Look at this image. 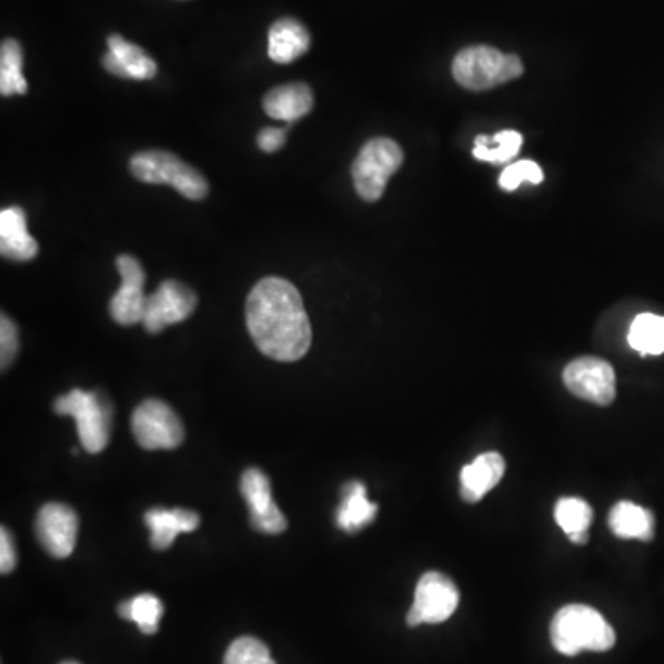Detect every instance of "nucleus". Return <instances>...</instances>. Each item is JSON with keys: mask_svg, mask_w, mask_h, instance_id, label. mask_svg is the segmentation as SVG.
<instances>
[{"mask_svg": "<svg viewBox=\"0 0 664 664\" xmlns=\"http://www.w3.org/2000/svg\"><path fill=\"white\" fill-rule=\"evenodd\" d=\"M245 322L262 354L278 362L303 359L312 343V328L303 298L283 278H264L245 301Z\"/></svg>", "mask_w": 664, "mask_h": 664, "instance_id": "1", "label": "nucleus"}, {"mask_svg": "<svg viewBox=\"0 0 664 664\" xmlns=\"http://www.w3.org/2000/svg\"><path fill=\"white\" fill-rule=\"evenodd\" d=\"M551 638L560 654L572 657L582 652H607L615 646L616 633L598 611L571 604L555 613Z\"/></svg>", "mask_w": 664, "mask_h": 664, "instance_id": "2", "label": "nucleus"}, {"mask_svg": "<svg viewBox=\"0 0 664 664\" xmlns=\"http://www.w3.org/2000/svg\"><path fill=\"white\" fill-rule=\"evenodd\" d=\"M131 174L150 185H170L187 200H203L208 197L209 183L205 175L174 153L164 150H147L137 153L130 161Z\"/></svg>", "mask_w": 664, "mask_h": 664, "instance_id": "3", "label": "nucleus"}, {"mask_svg": "<svg viewBox=\"0 0 664 664\" xmlns=\"http://www.w3.org/2000/svg\"><path fill=\"white\" fill-rule=\"evenodd\" d=\"M523 61L515 54H502L493 47H469L454 58L452 74L462 88L487 91L523 77Z\"/></svg>", "mask_w": 664, "mask_h": 664, "instance_id": "4", "label": "nucleus"}, {"mask_svg": "<svg viewBox=\"0 0 664 664\" xmlns=\"http://www.w3.org/2000/svg\"><path fill=\"white\" fill-rule=\"evenodd\" d=\"M403 161V150L392 139L379 137L365 142L351 169L359 197L370 203L381 200L388 181L401 169Z\"/></svg>", "mask_w": 664, "mask_h": 664, "instance_id": "5", "label": "nucleus"}, {"mask_svg": "<svg viewBox=\"0 0 664 664\" xmlns=\"http://www.w3.org/2000/svg\"><path fill=\"white\" fill-rule=\"evenodd\" d=\"M54 410L58 415L74 417L78 437L89 454L104 451L110 442L111 406L100 393L72 390L56 399Z\"/></svg>", "mask_w": 664, "mask_h": 664, "instance_id": "6", "label": "nucleus"}, {"mask_svg": "<svg viewBox=\"0 0 664 664\" xmlns=\"http://www.w3.org/2000/svg\"><path fill=\"white\" fill-rule=\"evenodd\" d=\"M131 432L147 451L175 449L185 440V429L174 410L161 399H147L131 415Z\"/></svg>", "mask_w": 664, "mask_h": 664, "instance_id": "7", "label": "nucleus"}, {"mask_svg": "<svg viewBox=\"0 0 664 664\" xmlns=\"http://www.w3.org/2000/svg\"><path fill=\"white\" fill-rule=\"evenodd\" d=\"M460 604V593L452 580L442 572H426L415 587L414 604L406 615L410 627L421 624H442L449 621Z\"/></svg>", "mask_w": 664, "mask_h": 664, "instance_id": "8", "label": "nucleus"}, {"mask_svg": "<svg viewBox=\"0 0 664 664\" xmlns=\"http://www.w3.org/2000/svg\"><path fill=\"white\" fill-rule=\"evenodd\" d=\"M563 382L576 398L598 406H607L616 398L615 370L596 356H582L566 365Z\"/></svg>", "mask_w": 664, "mask_h": 664, "instance_id": "9", "label": "nucleus"}, {"mask_svg": "<svg viewBox=\"0 0 664 664\" xmlns=\"http://www.w3.org/2000/svg\"><path fill=\"white\" fill-rule=\"evenodd\" d=\"M197 305V294L187 284L175 279H167L152 295H148L142 328L150 334H158L169 325L185 322Z\"/></svg>", "mask_w": 664, "mask_h": 664, "instance_id": "10", "label": "nucleus"}, {"mask_svg": "<svg viewBox=\"0 0 664 664\" xmlns=\"http://www.w3.org/2000/svg\"><path fill=\"white\" fill-rule=\"evenodd\" d=\"M120 273V289L110 303V314L114 322L124 328L142 323L147 312L148 295L144 294L147 273L135 256L120 255L117 259Z\"/></svg>", "mask_w": 664, "mask_h": 664, "instance_id": "11", "label": "nucleus"}, {"mask_svg": "<svg viewBox=\"0 0 664 664\" xmlns=\"http://www.w3.org/2000/svg\"><path fill=\"white\" fill-rule=\"evenodd\" d=\"M240 493L250 510L251 526L261 534H283L289 521L273 502L272 484L261 469H248L240 480Z\"/></svg>", "mask_w": 664, "mask_h": 664, "instance_id": "12", "label": "nucleus"}, {"mask_svg": "<svg viewBox=\"0 0 664 664\" xmlns=\"http://www.w3.org/2000/svg\"><path fill=\"white\" fill-rule=\"evenodd\" d=\"M78 515L72 507L61 502H49L39 510L36 519V535L44 551L52 557L66 560L74 552L78 540Z\"/></svg>", "mask_w": 664, "mask_h": 664, "instance_id": "13", "label": "nucleus"}, {"mask_svg": "<svg viewBox=\"0 0 664 664\" xmlns=\"http://www.w3.org/2000/svg\"><path fill=\"white\" fill-rule=\"evenodd\" d=\"M108 47L110 52L102 58V66L114 77L150 80L158 74V63L141 47L130 43L119 33L108 38Z\"/></svg>", "mask_w": 664, "mask_h": 664, "instance_id": "14", "label": "nucleus"}, {"mask_svg": "<svg viewBox=\"0 0 664 664\" xmlns=\"http://www.w3.org/2000/svg\"><path fill=\"white\" fill-rule=\"evenodd\" d=\"M0 253L13 262H28L38 256L39 244L28 233L27 213L17 205L2 209L0 213Z\"/></svg>", "mask_w": 664, "mask_h": 664, "instance_id": "15", "label": "nucleus"}, {"mask_svg": "<svg viewBox=\"0 0 664 664\" xmlns=\"http://www.w3.org/2000/svg\"><path fill=\"white\" fill-rule=\"evenodd\" d=\"M144 523L150 530V543L155 551H167L178 535L189 534L200 526L202 519L191 510H163L155 507L144 515Z\"/></svg>", "mask_w": 664, "mask_h": 664, "instance_id": "16", "label": "nucleus"}, {"mask_svg": "<svg viewBox=\"0 0 664 664\" xmlns=\"http://www.w3.org/2000/svg\"><path fill=\"white\" fill-rule=\"evenodd\" d=\"M311 49V33L303 22L283 17L268 33V56L275 63H292Z\"/></svg>", "mask_w": 664, "mask_h": 664, "instance_id": "17", "label": "nucleus"}, {"mask_svg": "<svg viewBox=\"0 0 664 664\" xmlns=\"http://www.w3.org/2000/svg\"><path fill=\"white\" fill-rule=\"evenodd\" d=\"M506 471V462L496 452L480 454L473 463L462 469V496L463 501L479 502L499 485Z\"/></svg>", "mask_w": 664, "mask_h": 664, "instance_id": "18", "label": "nucleus"}, {"mask_svg": "<svg viewBox=\"0 0 664 664\" xmlns=\"http://www.w3.org/2000/svg\"><path fill=\"white\" fill-rule=\"evenodd\" d=\"M314 94L306 83H286L270 89L262 100V108L272 119L295 122L311 113Z\"/></svg>", "mask_w": 664, "mask_h": 664, "instance_id": "19", "label": "nucleus"}, {"mask_svg": "<svg viewBox=\"0 0 664 664\" xmlns=\"http://www.w3.org/2000/svg\"><path fill=\"white\" fill-rule=\"evenodd\" d=\"M610 529L621 540H654L655 519L650 510L622 501L610 513Z\"/></svg>", "mask_w": 664, "mask_h": 664, "instance_id": "20", "label": "nucleus"}, {"mask_svg": "<svg viewBox=\"0 0 664 664\" xmlns=\"http://www.w3.org/2000/svg\"><path fill=\"white\" fill-rule=\"evenodd\" d=\"M379 507L368 499V491L362 482H349L343 487L342 504L338 507L336 524L343 532L353 534L375 521Z\"/></svg>", "mask_w": 664, "mask_h": 664, "instance_id": "21", "label": "nucleus"}, {"mask_svg": "<svg viewBox=\"0 0 664 664\" xmlns=\"http://www.w3.org/2000/svg\"><path fill=\"white\" fill-rule=\"evenodd\" d=\"M555 523L576 545H585L588 541V526L593 523V510L587 502L574 496L561 499L555 504Z\"/></svg>", "mask_w": 664, "mask_h": 664, "instance_id": "22", "label": "nucleus"}, {"mask_svg": "<svg viewBox=\"0 0 664 664\" xmlns=\"http://www.w3.org/2000/svg\"><path fill=\"white\" fill-rule=\"evenodd\" d=\"M523 147V135L515 130H504L496 135H479L474 139L473 155L485 163L501 164L517 158Z\"/></svg>", "mask_w": 664, "mask_h": 664, "instance_id": "23", "label": "nucleus"}, {"mask_svg": "<svg viewBox=\"0 0 664 664\" xmlns=\"http://www.w3.org/2000/svg\"><path fill=\"white\" fill-rule=\"evenodd\" d=\"M627 342L637 353L657 354L664 353V318L657 314H638L633 320L632 328L627 332Z\"/></svg>", "mask_w": 664, "mask_h": 664, "instance_id": "24", "label": "nucleus"}, {"mask_svg": "<svg viewBox=\"0 0 664 664\" xmlns=\"http://www.w3.org/2000/svg\"><path fill=\"white\" fill-rule=\"evenodd\" d=\"M163 613V602L155 594L150 593L139 594L135 598L119 605L120 618L135 622L144 635H155L159 632V622Z\"/></svg>", "mask_w": 664, "mask_h": 664, "instance_id": "25", "label": "nucleus"}, {"mask_svg": "<svg viewBox=\"0 0 664 664\" xmlns=\"http://www.w3.org/2000/svg\"><path fill=\"white\" fill-rule=\"evenodd\" d=\"M28 83L22 77V49L16 39H4L0 47V94H27Z\"/></svg>", "mask_w": 664, "mask_h": 664, "instance_id": "26", "label": "nucleus"}, {"mask_svg": "<svg viewBox=\"0 0 664 664\" xmlns=\"http://www.w3.org/2000/svg\"><path fill=\"white\" fill-rule=\"evenodd\" d=\"M223 664H278L266 644L255 637H240L229 646Z\"/></svg>", "mask_w": 664, "mask_h": 664, "instance_id": "27", "label": "nucleus"}, {"mask_svg": "<svg viewBox=\"0 0 664 664\" xmlns=\"http://www.w3.org/2000/svg\"><path fill=\"white\" fill-rule=\"evenodd\" d=\"M524 181H529L532 185H540L545 181V174H543V170H541L540 164L532 161V159H523V161H517V163L510 164L504 169V172L501 174V183L502 189L507 192L517 191L521 183Z\"/></svg>", "mask_w": 664, "mask_h": 664, "instance_id": "28", "label": "nucleus"}, {"mask_svg": "<svg viewBox=\"0 0 664 664\" xmlns=\"http://www.w3.org/2000/svg\"><path fill=\"white\" fill-rule=\"evenodd\" d=\"M19 353V331L11 318L2 314L0 318V365L2 370H8Z\"/></svg>", "mask_w": 664, "mask_h": 664, "instance_id": "29", "label": "nucleus"}, {"mask_svg": "<svg viewBox=\"0 0 664 664\" xmlns=\"http://www.w3.org/2000/svg\"><path fill=\"white\" fill-rule=\"evenodd\" d=\"M286 131L289 130H281V128H264V130L259 131V135H256V144H259L262 152H278V150H281V148L284 147V142H286Z\"/></svg>", "mask_w": 664, "mask_h": 664, "instance_id": "30", "label": "nucleus"}, {"mask_svg": "<svg viewBox=\"0 0 664 664\" xmlns=\"http://www.w3.org/2000/svg\"><path fill=\"white\" fill-rule=\"evenodd\" d=\"M17 565L16 545L8 530L0 532V572L10 574Z\"/></svg>", "mask_w": 664, "mask_h": 664, "instance_id": "31", "label": "nucleus"}, {"mask_svg": "<svg viewBox=\"0 0 664 664\" xmlns=\"http://www.w3.org/2000/svg\"><path fill=\"white\" fill-rule=\"evenodd\" d=\"M60 664H80V663H77V661H63V663H60Z\"/></svg>", "mask_w": 664, "mask_h": 664, "instance_id": "32", "label": "nucleus"}]
</instances>
